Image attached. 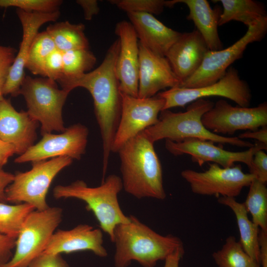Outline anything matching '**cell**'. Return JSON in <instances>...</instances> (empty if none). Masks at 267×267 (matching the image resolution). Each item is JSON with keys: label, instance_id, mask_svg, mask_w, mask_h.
I'll use <instances>...</instances> for the list:
<instances>
[{"label": "cell", "instance_id": "cell-1", "mask_svg": "<svg viewBox=\"0 0 267 267\" xmlns=\"http://www.w3.org/2000/svg\"><path fill=\"white\" fill-rule=\"evenodd\" d=\"M120 49L119 39L107 50L100 65L94 70L73 78L61 77L56 82L69 92L78 87L90 93L102 141V178L107 172L114 137L120 122L122 104L116 63Z\"/></svg>", "mask_w": 267, "mask_h": 267}, {"label": "cell", "instance_id": "cell-2", "mask_svg": "<svg viewBox=\"0 0 267 267\" xmlns=\"http://www.w3.org/2000/svg\"><path fill=\"white\" fill-rule=\"evenodd\" d=\"M154 144L142 132L117 151L123 188L136 198L163 200L166 197L162 166Z\"/></svg>", "mask_w": 267, "mask_h": 267}, {"label": "cell", "instance_id": "cell-3", "mask_svg": "<svg viewBox=\"0 0 267 267\" xmlns=\"http://www.w3.org/2000/svg\"><path fill=\"white\" fill-rule=\"evenodd\" d=\"M113 242L116 250L114 256L115 267H128L133 261L143 267H154L178 249L183 247L177 236L162 235L134 216L129 221L116 225Z\"/></svg>", "mask_w": 267, "mask_h": 267}, {"label": "cell", "instance_id": "cell-4", "mask_svg": "<svg viewBox=\"0 0 267 267\" xmlns=\"http://www.w3.org/2000/svg\"><path fill=\"white\" fill-rule=\"evenodd\" d=\"M214 103L209 99L201 98L191 102L184 112L163 110L160 113L158 122L143 132L153 143L163 139L178 142L188 138H198L241 147L253 146V143L238 137L222 136L205 128L201 121L202 117L213 107Z\"/></svg>", "mask_w": 267, "mask_h": 267}, {"label": "cell", "instance_id": "cell-5", "mask_svg": "<svg viewBox=\"0 0 267 267\" xmlns=\"http://www.w3.org/2000/svg\"><path fill=\"white\" fill-rule=\"evenodd\" d=\"M122 189L121 178L112 174L94 187L88 186L82 180L68 185H57L53 190V195L57 199L72 198L84 201L87 209L94 214L101 230L109 235L112 242L116 225L129 221V216L122 211L118 199Z\"/></svg>", "mask_w": 267, "mask_h": 267}, {"label": "cell", "instance_id": "cell-6", "mask_svg": "<svg viewBox=\"0 0 267 267\" xmlns=\"http://www.w3.org/2000/svg\"><path fill=\"white\" fill-rule=\"evenodd\" d=\"M56 82L25 75L21 85L19 94L25 99L28 114L41 124L42 135L66 129L62 109L70 92L59 89Z\"/></svg>", "mask_w": 267, "mask_h": 267}, {"label": "cell", "instance_id": "cell-7", "mask_svg": "<svg viewBox=\"0 0 267 267\" xmlns=\"http://www.w3.org/2000/svg\"><path fill=\"white\" fill-rule=\"evenodd\" d=\"M72 161L69 157L60 156L32 163L29 171L14 175L5 190V202L27 203L39 211L48 208L46 195L52 181Z\"/></svg>", "mask_w": 267, "mask_h": 267}, {"label": "cell", "instance_id": "cell-8", "mask_svg": "<svg viewBox=\"0 0 267 267\" xmlns=\"http://www.w3.org/2000/svg\"><path fill=\"white\" fill-rule=\"evenodd\" d=\"M62 217L63 210L57 207L31 212L25 220L17 236L11 259L2 267H27L35 258L44 252L61 222Z\"/></svg>", "mask_w": 267, "mask_h": 267}, {"label": "cell", "instance_id": "cell-9", "mask_svg": "<svg viewBox=\"0 0 267 267\" xmlns=\"http://www.w3.org/2000/svg\"><path fill=\"white\" fill-rule=\"evenodd\" d=\"M247 28L244 36L230 46L218 50H209L198 69L179 87L196 88L219 80L230 65L242 58L249 44L260 42L265 38L267 32V17L261 18Z\"/></svg>", "mask_w": 267, "mask_h": 267}, {"label": "cell", "instance_id": "cell-10", "mask_svg": "<svg viewBox=\"0 0 267 267\" xmlns=\"http://www.w3.org/2000/svg\"><path fill=\"white\" fill-rule=\"evenodd\" d=\"M165 100L163 110L184 107L197 99L209 96L229 99L239 106L249 107L252 93L248 84L241 79L238 70L230 67L224 76L216 82L196 88L176 87L157 94Z\"/></svg>", "mask_w": 267, "mask_h": 267}, {"label": "cell", "instance_id": "cell-11", "mask_svg": "<svg viewBox=\"0 0 267 267\" xmlns=\"http://www.w3.org/2000/svg\"><path fill=\"white\" fill-rule=\"evenodd\" d=\"M181 176L194 194L233 198L238 196L244 187L249 186L255 178L253 175L244 173L240 164L224 168L215 163L210 164L204 172L184 170Z\"/></svg>", "mask_w": 267, "mask_h": 267}, {"label": "cell", "instance_id": "cell-12", "mask_svg": "<svg viewBox=\"0 0 267 267\" xmlns=\"http://www.w3.org/2000/svg\"><path fill=\"white\" fill-rule=\"evenodd\" d=\"M201 121L206 129L219 135H232L241 130L256 131L267 125V103L245 107L233 106L220 99L203 115Z\"/></svg>", "mask_w": 267, "mask_h": 267}, {"label": "cell", "instance_id": "cell-13", "mask_svg": "<svg viewBox=\"0 0 267 267\" xmlns=\"http://www.w3.org/2000/svg\"><path fill=\"white\" fill-rule=\"evenodd\" d=\"M89 130L80 123L73 125L59 134L46 133L36 144L14 160L18 164L37 162L60 156L80 160L86 152Z\"/></svg>", "mask_w": 267, "mask_h": 267}, {"label": "cell", "instance_id": "cell-14", "mask_svg": "<svg viewBox=\"0 0 267 267\" xmlns=\"http://www.w3.org/2000/svg\"><path fill=\"white\" fill-rule=\"evenodd\" d=\"M122 96L121 117L112 147L114 153L127 141L155 125L165 105V100L157 94L140 98L122 93Z\"/></svg>", "mask_w": 267, "mask_h": 267}, {"label": "cell", "instance_id": "cell-15", "mask_svg": "<svg viewBox=\"0 0 267 267\" xmlns=\"http://www.w3.org/2000/svg\"><path fill=\"white\" fill-rule=\"evenodd\" d=\"M165 145L166 149L172 154L189 155L192 161L200 166L210 162L226 168L234 166L236 162H241L245 164L249 169L255 152L267 148V145L258 142L245 151L232 152L215 145L212 141L198 138H188L178 142L166 140Z\"/></svg>", "mask_w": 267, "mask_h": 267}, {"label": "cell", "instance_id": "cell-16", "mask_svg": "<svg viewBox=\"0 0 267 267\" xmlns=\"http://www.w3.org/2000/svg\"><path fill=\"white\" fill-rule=\"evenodd\" d=\"M17 14L21 24L23 34L19 50L9 70L3 88V95L16 97L19 94L22 82L25 76L24 69L33 41L40 28L48 22L56 21L60 13L27 12L17 9Z\"/></svg>", "mask_w": 267, "mask_h": 267}, {"label": "cell", "instance_id": "cell-17", "mask_svg": "<svg viewBox=\"0 0 267 267\" xmlns=\"http://www.w3.org/2000/svg\"><path fill=\"white\" fill-rule=\"evenodd\" d=\"M115 33L120 42L116 71L121 92L138 97L139 45L136 32L130 22L123 20L116 25Z\"/></svg>", "mask_w": 267, "mask_h": 267}, {"label": "cell", "instance_id": "cell-18", "mask_svg": "<svg viewBox=\"0 0 267 267\" xmlns=\"http://www.w3.org/2000/svg\"><path fill=\"white\" fill-rule=\"evenodd\" d=\"M138 97L148 98L167 88L179 87L180 82L165 56L150 51L139 43Z\"/></svg>", "mask_w": 267, "mask_h": 267}, {"label": "cell", "instance_id": "cell-19", "mask_svg": "<svg viewBox=\"0 0 267 267\" xmlns=\"http://www.w3.org/2000/svg\"><path fill=\"white\" fill-rule=\"evenodd\" d=\"M39 124L27 111H17L9 99L0 102V139L12 145L16 154H23L34 145Z\"/></svg>", "mask_w": 267, "mask_h": 267}, {"label": "cell", "instance_id": "cell-20", "mask_svg": "<svg viewBox=\"0 0 267 267\" xmlns=\"http://www.w3.org/2000/svg\"><path fill=\"white\" fill-rule=\"evenodd\" d=\"M83 251H91L101 258L107 256L101 229L80 224L69 230L59 229L54 232L43 253L61 254Z\"/></svg>", "mask_w": 267, "mask_h": 267}, {"label": "cell", "instance_id": "cell-21", "mask_svg": "<svg viewBox=\"0 0 267 267\" xmlns=\"http://www.w3.org/2000/svg\"><path fill=\"white\" fill-rule=\"evenodd\" d=\"M209 50L199 32L194 30L181 33L165 57L181 84L198 69Z\"/></svg>", "mask_w": 267, "mask_h": 267}, {"label": "cell", "instance_id": "cell-22", "mask_svg": "<svg viewBox=\"0 0 267 267\" xmlns=\"http://www.w3.org/2000/svg\"><path fill=\"white\" fill-rule=\"evenodd\" d=\"M139 43L159 55L165 56L181 33L170 28L147 13H127Z\"/></svg>", "mask_w": 267, "mask_h": 267}, {"label": "cell", "instance_id": "cell-23", "mask_svg": "<svg viewBox=\"0 0 267 267\" xmlns=\"http://www.w3.org/2000/svg\"><path fill=\"white\" fill-rule=\"evenodd\" d=\"M178 3L187 5L189 14L186 18L191 20L204 40L210 50L222 49L223 44L218 33L221 7L212 8L206 0H166L165 7H171Z\"/></svg>", "mask_w": 267, "mask_h": 267}, {"label": "cell", "instance_id": "cell-24", "mask_svg": "<svg viewBox=\"0 0 267 267\" xmlns=\"http://www.w3.org/2000/svg\"><path fill=\"white\" fill-rule=\"evenodd\" d=\"M218 202L229 207L235 216L240 234L239 242L245 252L260 264V228L250 220L243 203L235 198L220 197Z\"/></svg>", "mask_w": 267, "mask_h": 267}, {"label": "cell", "instance_id": "cell-25", "mask_svg": "<svg viewBox=\"0 0 267 267\" xmlns=\"http://www.w3.org/2000/svg\"><path fill=\"white\" fill-rule=\"evenodd\" d=\"M212 1L220 2L223 7L219 26L234 20L241 22L248 27L261 18L267 17L266 6L260 1L254 0Z\"/></svg>", "mask_w": 267, "mask_h": 267}, {"label": "cell", "instance_id": "cell-26", "mask_svg": "<svg viewBox=\"0 0 267 267\" xmlns=\"http://www.w3.org/2000/svg\"><path fill=\"white\" fill-rule=\"evenodd\" d=\"M85 25L62 21L49 25L46 29L53 40L56 48L62 52L89 48V42L85 35Z\"/></svg>", "mask_w": 267, "mask_h": 267}, {"label": "cell", "instance_id": "cell-27", "mask_svg": "<svg viewBox=\"0 0 267 267\" xmlns=\"http://www.w3.org/2000/svg\"><path fill=\"white\" fill-rule=\"evenodd\" d=\"M243 205L252 216V221L260 229L267 233V188L266 183L254 178Z\"/></svg>", "mask_w": 267, "mask_h": 267}, {"label": "cell", "instance_id": "cell-28", "mask_svg": "<svg viewBox=\"0 0 267 267\" xmlns=\"http://www.w3.org/2000/svg\"><path fill=\"white\" fill-rule=\"evenodd\" d=\"M212 257L218 267H261L244 250L233 236L226 238L222 247Z\"/></svg>", "mask_w": 267, "mask_h": 267}, {"label": "cell", "instance_id": "cell-29", "mask_svg": "<svg viewBox=\"0 0 267 267\" xmlns=\"http://www.w3.org/2000/svg\"><path fill=\"white\" fill-rule=\"evenodd\" d=\"M34 210L27 203L10 205L0 202V233L17 238L26 217Z\"/></svg>", "mask_w": 267, "mask_h": 267}, {"label": "cell", "instance_id": "cell-30", "mask_svg": "<svg viewBox=\"0 0 267 267\" xmlns=\"http://www.w3.org/2000/svg\"><path fill=\"white\" fill-rule=\"evenodd\" d=\"M56 49L53 40L46 31L38 32L29 50L25 68L34 75L43 77L44 62L48 56Z\"/></svg>", "mask_w": 267, "mask_h": 267}, {"label": "cell", "instance_id": "cell-31", "mask_svg": "<svg viewBox=\"0 0 267 267\" xmlns=\"http://www.w3.org/2000/svg\"><path fill=\"white\" fill-rule=\"evenodd\" d=\"M63 75L61 77L73 78L93 68L96 62L89 48L77 49L62 52Z\"/></svg>", "mask_w": 267, "mask_h": 267}, {"label": "cell", "instance_id": "cell-32", "mask_svg": "<svg viewBox=\"0 0 267 267\" xmlns=\"http://www.w3.org/2000/svg\"><path fill=\"white\" fill-rule=\"evenodd\" d=\"M61 0H0V7H16L27 12L52 13L59 11Z\"/></svg>", "mask_w": 267, "mask_h": 267}, {"label": "cell", "instance_id": "cell-33", "mask_svg": "<svg viewBox=\"0 0 267 267\" xmlns=\"http://www.w3.org/2000/svg\"><path fill=\"white\" fill-rule=\"evenodd\" d=\"M109 2L115 5L126 13H147L158 15L162 13L165 7L164 0H110Z\"/></svg>", "mask_w": 267, "mask_h": 267}, {"label": "cell", "instance_id": "cell-34", "mask_svg": "<svg viewBox=\"0 0 267 267\" xmlns=\"http://www.w3.org/2000/svg\"><path fill=\"white\" fill-rule=\"evenodd\" d=\"M17 52L12 47L0 45V102L4 98L2 92L3 86Z\"/></svg>", "mask_w": 267, "mask_h": 267}, {"label": "cell", "instance_id": "cell-35", "mask_svg": "<svg viewBox=\"0 0 267 267\" xmlns=\"http://www.w3.org/2000/svg\"><path fill=\"white\" fill-rule=\"evenodd\" d=\"M63 75L62 52L55 50L46 58L43 67V77L57 81Z\"/></svg>", "mask_w": 267, "mask_h": 267}, {"label": "cell", "instance_id": "cell-36", "mask_svg": "<svg viewBox=\"0 0 267 267\" xmlns=\"http://www.w3.org/2000/svg\"><path fill=\"white\" fill-rule=\"evenodd\" d=\"M249 170V173L253 175L256 179L267 183V155L263 150H259L255 152Z\"/></svg>", "mask_w": 267, "mask_h": 267}, {"label": "cell", "instance_id": "cell-37", "mask_svg": "<svg viewBox=\"0 0 267 267\" xmlns=\"http://www.w3.org/2000/svg\"><path fill=\"white\" fill-rule=\"evenodd\" d=\"M27 267H70L61 254L42 253Z\"/></svg>", "mask_w": 267, "mask_h": 267}, {"label": "cell", "instance_id": "cell-38", "mask_svg": "<svg viewBox=\"0 0 267 267\" xmlns=\"http://www.w3.org/2000/svg\"><path fill=\"white\" fill-rule=\"evenodd\" d=\"M16 238L0 233V267L7 263L13 256Z\"/></svg>", "mask_w": 267, "mask_h": 267}, {"label": "cell", "instance_id": "cell-39", "mask_svg": "<svg viewBox=\"0 0 267 267\" xmlns=\"http://www.w3.org/2000/svg\"><path fill=\"white\" fill-rule=\"evenodd\" d=\"M76 2L83 8L84 17L87 20H91L99 12L98 2L96 0H77Z\"/></svg>", "mask_w": 267, "mask_h": 267}, {"label": "cell", "instance_id": "cell-40", "mask_svg": "<svg viewBox=\"0 0 267 267\" xmlns=\"http://www.w3.org/2000/svg\"><path fill=\"white\" fill-rule=\"evenodd\" d=\"M239 138H251L258 140V142L267 145V127H263L254 131H247L240 134Z\"/></svg>", "mask_w": 267, "mask_h": 267}, {"label": "cell", "instance_id": "cell-41", "mask_svg": "<svg viewBox=\"0 0 267 267\" xmlns=\"http://www.w3.org/2000/svg\"><path fill=\"white\" fill-rule=\"evenodd\" d=\"M15 154L14 147L0 139V170L7 163L10 157Z\"/></svg>", "mask_w": 267, "mask_h": 267}, {"label": "cell", "instance_id": "cell-42", "mask_svg": "<svg viewBox=\"0 0 267 267\" xmlns=\"http://www.w3.org/2000/svg\"><path fill=\"white\" fill-rule=\"evenodd\" d=\"M14 175L0 170V202H5V190L6 187L12 182Z\"/></svg>", "mask_w": 267, "mask_h": 267}, {"label": "cell", "instance_id": "cell-43", "mask_svg": "<svg viewBox=\"0 0 267 267\" xmlns=\"http://www.w3.org/2000/svg\"><path fill=\"white\" fill-rule=\"evenodd\" d=\"M260 248V265L261 267H267V233L262 230L259 232Z\"/></svg>", "mask_w": 267, "mask_h": 267}, {"label": "cell", "instance_id": "cell-44", "mask_svg": "<svg viewBox=\"0 0 267 267\" xmlns=\"http://www.w3.org/2000/svg\"><path fill=\"white\" fill-rule=\"evenodd\" d=\"M184 252L183 247L178 249L165 260L163 267H179V262Z\"/></svg>", "mask_w": 267, "mask_h": 267}]
</instances>
